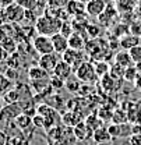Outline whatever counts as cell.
<instances>
[{"label":"cell","instance_id":"cell-1","mask_svg":"<svg viewBox=\"0 0 141 145\" xmlns=\"http://www.w3.org/2000/svg\"><path fill=\"white\" fill-rule=\"evenodd\" d=\"M62 25H63V21L59 20V18L53 17L50 14L45 13L42 16L36 18L35 21V31L39 35H45V36H50L59 34L60 29H62Z\"/></svg>","mask_w":141,"mask_h":145},{"label":"cell","instance_id":"cell-2","mask_svg":"<svg viewBox=\"0 0 141 145\" xmlns=\"http://www.w3.org/2000/svg\"><path fill=\"white\" fill-rule=\"evenodd\" d=\"M74 74L77 75V78L81 81V82H85V84H94L99 77L96 75V71H95V67L94 64H91V61H85L75 71Z\"/></svg>","mask_w":141,"mask_h":145},{"label":"cell","instance_id":"cell-3","mask_svg":"<svg viewBox=\"0 0 141 145\" xmlns=\"http://www.w3.org/2000/svg\"><path fill=\"white\" fill-rule=\"evenodd\" d=\"M25 14H27V10L16 1L4 8V18L13 24H17V22H21L22 20H25Z\"/></svg>","mask_w":141,"mask_h":145},{"label":"cell","instance_id":"cell-4","mask_svg":"<svg viewBox=\"0 0 141 145\" xmlns=\"http://www.w3.org/2000/svg\"><path fill=\"white\" fill-rule=\"evenodd\" d=\"M85 56H87V54L84 53L83 50H75V49L69 48L64 53L62 54V59H63L66 63H69L71 67H73V70L75 71V70L83 64V63H85V61H87Z\"/></svg>","mask_w":141,"mask_h":145},{"label":"cell","instance_id":"cell-5","mask_svg":"<svg viewBox=\"0 0 141 145\" xmlns=\"http://www.w3.org/2000/svg\"><path fill=\"white\" fill-rule=\"evenodd\" d=\"M32 48H34V50L36 53H39L41 56L54 52L52 38L50 36H45V35H36L32 39Z\"/></svg>","mask_w":141,"mask_h":145},{"label":"cell","instance_id":"cell-6","mask_svg":"<svg viewBox=\"0 0 141 145\" xmlns=\"http://www.w3.org/2000/svg\"><path fill=\"white\" fill-rule=\"evenodd\" d=\"M60 60H62V56L57 54L56 52H53V53L42 54V56L39 57V60H38V64H39L43 70H46L49 74H53L56 66H57V63H59Z\"/></svg>","mask_w":141,"mask_h":145},{"label":"cell","instance_id":"cell-7","mask_svg":"<svg viewBox=\"0 0 141 145\" xmlns=\"http://www.w3.org/2000/svg\"><path fill=\"white\" fill-rule=\"evenodd\" d=\"M106 1L105 0H88L85 3V13L87 16L92 18H98L106 8Z\"/></svg>","mask_w":141,"mask_h":145},{"label":"cell","instance_id":"cell-8","mask_svg":"<svg viewBox=\"0 0 141 145\" xmlns=\"http://www.w3.org/2000/svg\"><path fill=\"white\" fill-rule=\"evenodd\" d=\"M22 109L18 103H11L7 105L6 108L0 110V121H10V120H16L18 116L21 114Z\"/></svg>","mask_w":141,"mask_h":145},{"label":"cell","instance_id":"cell-9","mask_svg":"<svg viewBox=\"0 0 141 145\" xmlns=\"http://www.w3.org/2000/svg\"><path fill=\"white\" fill-rule=\"evenodd\" d=\"M131 127L130 124H110V126L108 127L109 128V133H110V135H112V138H126V137H129L130 134H133L131 133Z\"/></svg>","mask_w":141,"mask_h":145},{"label":"cell","instance_id":"cell-10","mask_svg":"<svg viewBox=\"0 0 141 145\" xmlns=\"http://www.w3.org/2000/svg\"><path fill=\"white\" fill-rule=\"evenodd\" d=\"M52 42H53L54 52L57 54H60V56L69 49V38L64 36L63 34H60V32L52 36Z\"/></svg>","mask_w":141,"mask_h":145},{"label":"cell","instance_id":"cell-11","mask_svg":"<svg viewBox=\"0 0 141 145\" xmlns=\"http://www.w3.org/2000/svg\"><path fill=\"white\" fill-rule=\"evenodd\" d=\"M73 133H74V137H75L77 140H80V141L88 140V138L92 137V134H94V131L85 124V121H81L80 124H77V126L73 128Z\"/></svg>","mask_w":141,"mask_h":145},{"label":"cell","instance_id":"cell-12","mask_svg":"<svg viewBox=\"0 0 141 145\" xmlns=\"http://www.w3.org/2000/svg\"><path fill=\"white\" fill-rule=\"evenodd\" d=\"M73 72H74L73 67L62 59V60L57 63V66H56V69H54V71H53V75H57V77H60V78H63V80L66 81L67 78H70L71 75H73Z\"/></svg>","mask_w":141,"mask_h":145},{"label":"cell","instance_id":"cell-13","mask_svg":"<svg viewBox=\"0 0 141 145\" xmlns=\"http://www.w3.org/2000/svg\"><path fill=\"white\" fill-rule=\"evenodd\" d=\"M119 45H120V48L123 50H130L134 46L140 45V38H138V35H136V34H130L129 32V34H126L124 36H122L119 39Z\"/></svg>","mask_w":141,"mask_h":145},{"label":"cell","instance_id":"cell-14","mask_svg":"<svg viewBox=\"0 0 141 145\" xmlns=\"http://www.w3.org/2000/svg\"><path fill=\"white\" fill-rule=\"evenodd\" d=\"M62 121L64 123V126H69L74 128L77 124H80L83 121V114H80L75 110H69V112H66L62 116Z\"/></svg>","mask_w":141,"mask_h":145},{"label":"cell","instance_id":"cell-15","mask_svg":"<svg viewBox=\"0 0 141 145\" xmlns=\"http://www.w3.org/2000/svg\"><path fill=\"white\" fill-rule=\"evenodd\" d=\"M92 138L95 141V144H109L112 141V135L109 133V128L105 126L99 127L98 130L94 131L92 134Z\"/></svg>","mask_w":141,"mask_h":145},{"label":"cell","instance_id":"cell-16","mask_svg":"<svg viewBox=\"0 0 141 145\" xmlns=\"http://www.w3.org/2000/svg\"><path fill=\"white\" fill-rule=\"evenodd\" d=\"M133 59L129 53V50H120L115 54V64L120 66L122 69H127L130 66H133Z\"/></svg>","mask_w":141,"mask_h":145},{"label":"cell","instance_id":"cell-17","mask_svg":"<svg viewBox=\"0 0 141 145\" xmlns=\"http://www.w3.org/2000/svg\"><path fill=\"white\" fill-rule=\"evenodd\" d=\"M49 77H50V74L46 71V70H43L39 64H36V66H31V67L28 69V78H30L31 81L45 80V78H49Z\"/></svg>","mask_w":141,"mask_h":145},{"label":"cell","instance_id":"cell-18","mask_svg":"<svg viewBox=\"0 0 141 145\" xmlns=\"http://www.w3.org/2000/svg\"><path fill=\"white\" fill-rule=\"evenodd\" d=\"M14 124L21 130V133H27L30 127L34 126V123H32V117H31L30 114H27V113H21L17 119L14 120Z\"/></svg>","mask_w":141,"mask_h":145},{"label":"cell","instance_id":"cell-19","mask_svg":"<svg viewBox=\"0 0 141 145\" xmlns=\"http://www.w3.org/2000/svg\"><path fill=\"white\" fill-rule=\"evenodd\" d=\"M69 48L71 49H75V50H83L85 48V39L80 35L78 32H73L69 36Z\"/></svg>","mask_w":141,"mask_h":145},{"label":"cell","instance_id":"cell-20","mask_svg":"<svg viewBox=\"0 0 141 145\" xmlns=\"http://www.w3.org/2000/svg\"><path fill=\"white\" fill-rule=\"evenodd\" d=\"M117 14V11H116V8L112 6V4H108L105 8V11L98 17L99 20V22H101V25L104 24V25H108V24H110L112 22V20L115 18V16Z\"/></svg>","mask_w":141,"mask_h":145},{"label":"cell","instance_id":"cell-21","mask_svg":"<svg viewBox=\"0 0 141 145\" xmlns=\"http://www.w3.org/2000/svg\"><path fill=\"white\" fill-rule=\"evenodd\" d=\"M81 81L77 78V75L74 74V75H71L70 78H67L66 80V89L71 92V93H78V91L81 88Z\"/></svg>","mask_w":141,"mask_h":145},{"label":"cell","instance_id":"cell-22","mask_svg":"<svg viewBox=\"0 0 141 145\" xmlns=\"http://www.w3.org/2000/svg\"><path fill=\"white\" fill-rule=\"evenodd\" d=\"M3 99H4L9 105H11V103H18V102L21 101V93H20L18 89H10L3 95Z\"/></svg>","mask_w":141,"mask_h":145},{"label":"cell","instance_id":"cell-23","mask_svg":"<svg viewBox=\"0 0 141 145\" xmlns=\"http://www.w3.org/2000/svg\"><path fill=\"white\" fill-rule=\"evenodd\" d=\"M102 123H104V121H102L101 117L96 116V114H91V116H88V117L85 119V124H87L92 131H95V130H98L99 127L104 126Z\"/></svg>","mask_w":141,"mask_h":145},{"label":"cell","instance_id":"cell-24","mask_svg":"<svg viewBox=\"0 0 141 145\" xmlns=\"http://www.w3.org/2000/svg\"><path fill=\"white\" fill-rule=\"evenodd\" d=\"M117 10L119 11H124V13H130L133 11L134 6H136V0H117Z\"/></svg>","mask_w":141,"mask_h":145},{"label":"cell","instance_id":"cell-25","mask_svg":"<svg viewBox=\"0 0 141 145\" xmlns=\"http://www.w3.org/2000/svg\"><path fill=\"white\" fill-rule=\"evenodd\" d=\"M94 67H95V71H96V75L98 77H105L106 74H109L110 72V69H109V64L106 63V61H102V60H98L95 64H94Z\"/></svg>","mask_w":141,"mask_h":145},{"label":"cell","instance_id":"cell-26","mask_svg":"<svg viewBox=\"0 0 141 145\" xmlns=\"http://www.w3.org/2000/svg\"><path fill=\"white\" fill-rule=\"evenodd\" d=\"M13 85V81L3 72H0V95H4L7 91H10Z\"/></svg>","mask_w":141,"mask_h":145},{"label":"cell","instance_id":"cell-27","mask_svg":"<svg viewBox=\"0 0 141 145\" xmlns=\"http://www.w3.org/2000/svg\"><path fill=\"white\" fill-rule=\"evenodd\" d=\"M50 88H52V91H54V92L63 89V88H66V81H64L63 78H60V77L52 74V75H50Z\"/></svg>","mask_w":141,"mask_h":145},{"label":"cell","instance_id":"cell-28","mask_svg":"<svg viewBox=\"0 0 141 145\" xmlns=\"http://www.w3.org/2000/svg\"><path fill=\"white\" fill-rule=\"evenodd\" d=\"M112 121L115 124H126L129 121V117H127V113L123 112L122 109H117L116 112H113V117H112Z\"/></svg>","mask_w":141,"mask_h":145},{"label":"cell","instance_id":"cell-29","mask_svg":"<svg viewBox=\"0 0 141 145\" xmlns=\"http://www.w3.org/2000/svg\"><path fill=\"white\" fill-rule=\"evenodd\" d=\"M137 75H138L137 67H136V64H133V66H130V67L124 69L123 80L129 81V82H134V80H136V77H137Z\"/></svg>","mask_w":141,"mask_h":145},{"label":"cell","instance_id":"cell-30","mask_svg":"<svg viewBox=\"0 0 141 145\" xmlns=\"http://www.w3.org/2000/svg\"><path fill=\"white\" fill-rule=\"evenodd\" d=\"M30 140H31V137H27L25 133H20L18 135L13 137L10 140V144L11 145H30Z\"/></svg>","mask_w":141,"mask_h":145},{"label":"cell","instance_id":"cell-31","mask_svg":"<svg viewBox=\"0 0 141 145\" xmlns=\"http://www.w3.org/2000/svg\"><path fill=\"white\" fill-rule=\"evenodd\" d=\"M129 53H130V56H131V59H133L134 64L141 63V43L140 45H137V46H134L133 49H130V50H129Z\"/></svg>","mask_w":141,"mask_h":145},{"label":"cell","instance_id":"cell-32","mask_svg":"<svg viewBox=\"0 0 141 145\" xmlns=\"http://www.w3.org/2000/svg\"><path fill=\"white\" fill-rule=\"evenodd\" d=\"M38 1H39V0H16V3H18L21 7H24V8L28 10V11H32V10L35 8Z\"/></svg>","mask_w":141,"mask_h":145},{"label":"cell","instance_id":"cell-33","mask_svg":"<svg viewBox=\"0 0 141 145\" xmlns=\"http://www.w3.org/2000/svg\"><path fill=\"white\" fill-rule=\"evenodd\" d=\"M129 141L131 145H141V134H131Z\"/></svg>","mask_w":141,"mask_h":145},{"label":"cell","instance_id":"cell-34","mask_svg":"<svg viewBox=\"0 0 141 145\" xmlns=\"http://www.w3.org/2000/svg\"><path fill=\"white\" fill-rule=\"evenodd\" d=\"M7 56H9V52L3 48V45L0 43V61H4L6 59H7Z\"/></svg>","mask_w":141,"mask_h":145},{"label":"cell","instance_id":"cell-35","mask_svg":"<svg viewBox=\"0 0 141 145\" xmlns=\"http://www.w3.org/2000/svg\"><path fill=\"white\" fill-rule=\"evenodd\" d=\"M134 87L137 88L138 91H141V74H138L134 80Z\"/></svg>","mask_w":141,"mask_h":145},{"label":"cell","instance_id":"cell-36","mask_svg":"<svg viewBox=\"0 0 141 145\" xmlns=\"http://www.w3.org/2000/svg\"><path fill=\"white\" fill-rule=\"evenodd\" d=\"M6 144H7V137H6L4 133L0 131V145H6Z\"/></svg>","mask_w":141,"mask_h":145},{"label":"cell","instance_id":"cell-37","mask_svg":"<svg viewBox=\"0 0 141 145\" xmlns=\"http://www.w3.org/2000/svg\"><path fill=\"white\" fill-rule=\"evenodd\" d=\"M11 3H14L13 0H0V6L3 7V8H6L7 6H10Z\"/></svg>","mask_w":141,"mask_h":145},{"label":"cell","instance_id":"cell-38","mask_svg":"<svg viewBox=\"0 0 141 145\" xmlns=\"http://www.w3.org/2000/svg\"><path fill=\"white\" fill-rule=\"evenodd\" d=\"M136 67H137V71H138V74H141V63H137V64H136Z\"/></svg>","mask_w":141,"mask_h":145},{"label":"cell","instance_id":"cell-39","mask_svg":"<svg viewBox=\"0 0 141 145\" xmlns=\"http://www.w3.org/2000/svg\"><path fill=\"white\" fill-rule=\"evenodd\" d=\"M75 1H80V3H84V4H85V3H87L88 0H75Z\"/></svg>","mask_w":141,"mask_h":145},{"label":"cell","instance_id":"cell-40","mask_svg":"<svg viewBox=\"0 0 141 145\" xmlns=\"http://www.w3.org/2000/svg\"><path fill=\"white\" fill-rule=\"evenodd\" d=\"M96 145H109V144H96Z\"/></svg>","mask_w":141,"mask_h":145}]
</instances>
